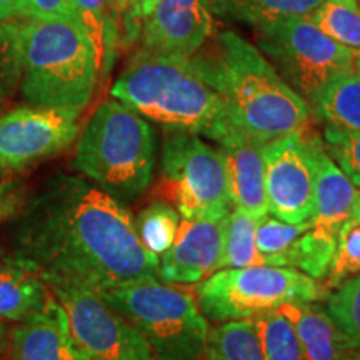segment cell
Masks as SVG:
<instances>
[{"mask_svg": "<svg viewBox=\"0 0 360 360\" xmlns=\"http://www.w3.org/2000/svg\"><path fill=\"white\" fill-rule=\"evenodd\" d=\"M12 257L42 281L103 292L157 277L159 257L143 249L129 210L75 175L49 179L12 225Z\"/></svg>", "mask_w": 360, "mask_h": 360, "instance_id": "cell-1", "label": "cell"}, {"mask_svg": "<svg viewBox=\"0 0 360 360\" xmlns=\"http://www.w3.org/2000/svg\"><path fill=\"white\" fill-rule=\"evenodd\" d=\"M193 64L222 97L229 122L267 143L307 129L310 107L270 65L262 52L233 30L204 45Z\"/></svg>", "mask_w": 360, "mask_h": 360, "instance_id": "cell-2", "label": "cell"}, {"mask_svg": "<svg viewBox=\"0 0 360 360\" xmlns=\"http://www.w3.org/2000/svg\"><path fill=\"white\" fill-rule=\"evenodd\" d=\"M112 98L174 132L217 141L231 125L222 97L192 57L141 49L110 89Z\"/></svg>", "mask_w": 360, "mask_h": 360, "instance_id": "cell-3", "label": "cell"}, {"mask_svg": "<svg viewBox=\"0 0 360 360\" xmlns=\"http://www.w3.org/2000/svg\"><path fill=\"white\" fill-rule=\"evenodd\" d=\"M20 90L32 105L82 112L101 74L92 44L69 20L25 19L19 25Z\"/></svg>", "mask_w": 360, "mask_h": 360, "instance_id": "cell-4", "label": "cell"}, {"mask_svg": "<svg viewBox=\"0 0 360 360\" xmlns=\"http://www.w3.org/2000/svg\"><path fill=\"white\" fill-rule=\"evenodd\" d=\"M150 124L125 103L102 102L80 134L74 169L117 200L142 195L155 167Z\"/></svg>", "mask_w": 360, "mask_h": 360, "instance_id": "cell-5", "label": "cell"}, {"mask_svg": "<svg viewBox=\"0 0 360 360\" xmlns=\"http://www.w3.org/2000/svg\"><path fill=\"white\" fill-rule=\"evenodd\" d=\"M101 294L141 332L154 360H205L210 326L195 294L157 277Z\"/></svg>", "mask_w": 360, "mask_h": 360, "instance_id": "cell-6", "label": "cell"}, {"mask_svg": "<svg viewBox=\"0 0 360 360\" xmlns=\"http://www.w3.org/2000/svg\"><path fill=\"white\" fill-rule=\"evenodd\" d=\"M328 294L321 281L272 265L220 269L195 289L202 314L220 323L250 321L292 302H321Z\"/></svg>", "mask_w": 360, "mask_h": 360, "instance_id": "cell-7", "label": "cell"}, {"mask_svg": "<svg viewBox=\"0 0 360 360\" xmlns=\"http://www.w3.org/2000/svg\"><path fill=\"white\" fill-rule=\"evenodd\" d=\"M255 47L309 107L332 80L354 70V51L323 34L309 17H290L254 29Z\"/></svg>", "mask_w": 360, "mask_h": 360, "instance_id": "cell-8", "label": "cell"}, {"mask_svg": "<svg viewBox=\"0 0 360 360\" xmlns=\"http://www.w3.org/2000/svg\"><path fill=\"white\" fill-rule=\"evenodd\" d=\"M160 192L186 220L219 222L233 209L222 154L195 134L165 135Z\"/></svg>", "mask_w": 360, "mask_h": 360, "instance_id": "cell-9", "label": "cell"}, {"mask_svg": "<svg viewBox=\"0 0 360 360\" xmlns=\"http://www.w3.org/2000/svg\"><path fill=\"white\" fill-rule=\"evenodd\" d=\"M64 309L75 349L85 360H154L141 332L98 290L69 281H44Z\"/></svg>", "mask_w": 360, "mask_h": 360, "instance_id": "cell-10", "label": "cell"}, {"mask_svg": "<svg viewBox=\"0 0 360 360\" xmlns=\"http://www.w3.org/2000/svg\"><path fill=\"white\" fill-rule=\"evenodd\" d=\"M79 112L20 107L0 117V177L65 150L79 135Z\"/></svg>", "mask_w": 360, "mask_h": 360, "instance_id": "cell-11", "label": "cell"}, {"mask_svg": "<svg viewBox=\"0 0 360 360\" xmlns=\"http://www.w3.org/2000/svg\"><path fill=\"white\" fill-rule=\"evenodd\" d=\"M269 214L287 224L312 219L314 186L300 134L274 139L262 146Z\"/></svg>", "mask_w": 360, "mask_h": 360, "instance_id": "cell-12", "label": "cell"}, {"mask_svg": "<svg viewBox=\"0 0 360 360\" xmlns=\"http://www.w3.org/2000/svg\"><path fill=\"white\" fill-rule=\"evenodd\" d=\"M214 34L210 0H159L142 20V49L192 57Z\"/></svg>", "mask_w": 360, "mask_h": 360, "instance_id": "cell-13", "label": "cell"}, {"mask_svg": "<svg viewBox=\"0 0 360 360\" xmlns=\"http://www.w3.org/2000/svg\"><path fill=\"white\" fill-rule=\"evenodd\" d=\"M222 242L224 220L182 219L172 247L160 255L157 278L172 285L200 283L219 270Z\"/></svg>", "mask_w": 360, "mask_h": 360, "instance_id": "cell-14", "label": "cell"}, {"mask_svg": "<svg viewBox=\"0 0 360 360\" xmlns=\"http://www.w3.org/2000/svg\"><path fill=\"white\" fill-rule=\"evenodd\" d=\"M222 154L233 209L259 220L269 215L262 146L231 124L215 141Z\"/></svg>", "mask_w": 360, "mask_h": 360, "instance_id": "cell-15", "label": "cell"}, {"mask_svg": "<svg viewBox=\"0 0 360 360\" xmlns=\"http://www.w3.org/2000/svg\"><path fill=\"white\" fill-rule=\"evenodd\" d=\"M305 157H307L314 186L312 222L317 227L339 232L342 224L350 219L357 187L342 172L339 165L327 154L322 137L309 132H300Z\"/></svg>", "mask_w": 360, "mask_h": 360, "instance_id": "cell-16", "label": "cell"}, {"mask_svg": "<svg viewBox=\"0 0 360 360\" xmlns=\"http://www.w3.org/2000/svg\"><path fill=\"white\" fill-rule=\"evenodd\" d=\"M11 360H85L72 342L62 305L51 295L45 307L12 330Z\"/></svg>", "mask_w": 360, "mask_h": 360, "instance_id": "cell-17", "label": "cell"}, {"mask_svg": "<svg viewBox=\"0 0 360 360\" xmlns=\"http://www.w3.org/2000/svg\"><path fill=\"white\" fill-rule=\"evenodd\" d=\"M294 327L307 360H360V347L319 302H292L277 309Z\"/></svg>", "mask_w": 360, "mask_h": 360, "instance_id": "cell-18", "label": "cell"}, {"mask_svg": "<svg viewBox=\"0 0 360 360\" xmlns=\"http://www.w3.org/2000/svg\"><path fill=\"white\" fill-rule=\"evenodd\" d=\"M51 290L35 270L20 260L0 259V321L22 323L39 314Z\"/></svg>", "mask_w": 360, "mask_h": 360, "instance_id": "cell-19", "label": "cell"}, {"mask_svg": "<svg viewBox=\"0 0 360 360\" xmlns=\"http://www.w3.org/2000/svg\"><path fill=\"white\" fill-rule=\"evenodd\" d=\"M80 29L96 51L98 74L103 80L114 65L120 47L119 24L112 0H72Z\"/></svg>", "mask_w": 360, "mask_h": 360, "instance_id": "cell-20", "label": "cell"}, {"mask_svg": "<svg viewBox=\"0 0 360 360\" xmlns=\"http://www.w3.org/2000/svg\"><path fill=\"white\" fill-rule=\"evenodd\" d=\"M326 0H210L219 19L240 22L255 29L290 17H310Z\"/></svg>", "mask_w": 360, "mask_h": 360, "instance_id": "cell-21", "label": "cell"}, {"mask_svg": "<svg viewBox=\"0 0 360 360\" xmlns=\"http://www.w3.org/2000/svg\"><path fill=\"white\" fill-rule=\"evenodd\" d=\"M310 110L326 125L360 132V72L354 69L332 80Z\"/></svg>", "mask_w": 360, "mask_h": 360, "instance_id": "cell-22", "label": "cell"}, {"mask_svg": "<svg viewBox=\"0 0 360 360\" xmlns=\"http://www.w3.org/2000/svg\"><path fill=\"white\" fill-rule=\"evenodd\" d=\"M335 245L337 232L317 227L312 222L307 231L292 244L283 260V267L299 270L315 281H323L334 259Z\"/></svg>", "mask_w": 360, "mask_h": 360, "instance_id": "cell-23", "label": "cell"}, {"mask_svg": "<svg viewBox=\"0 0 360 360\" xmlns=\"http://www.w3.org/2000/svg\"><path fill=\"white\" fill-rule=\"evenodd\" d=\"M205 360H265L254 322H224L210 328Z\"/></svg>", "mask_w": 360, "mask_h": 360, "instance_id": "cell-24", "label": "cell"}, {"mask_svg": "<svg viewBox=\"0 0 360 360\" xmlns=\"http://www.w3.org/2000/svg\"><path fill=\"white\" fill-rule=\"evenodd\" d=\"M257 220L238 209H232L224 219V242L220 269H240L265 265L255 244Z\"/></svg>", "mask_w": 360, "mask_h": 360, "instance_id": "cell-25", "label": "cell"}, {"mask_svg": "<svg viewBox=\"0 0 360 360\" xmlns=\"http://www.w3.org/2000/svg\"><path fill=\"white\" fill-rule=\"evenodd\" d=\"M182 217L169 202H154L139 214L135 231L143 249L160 257L172 247Z\"/></svg>", "mask_w": 360, "mask_h": 360, "instance_id": "cell-26", "label": "cell"}, {"mask_svg": "<svg viewBox=\"0 0 360 360\" xmlns=\"http://www.w3.org/2000/svg\"><path fill=\"white\" fill-rule=\"evenodd\" d=\"M309 19L335 42L360 51V0H326Z\"/></svg>", "mask_w": 360, "mask_h": 360, "instance_id": "cell-27", "label": "cell"}, {"mask_svg": "<svg viewBox=\"0 0 360 360\" xmlns=\"http://www.w3.org/2000/svg\"><path fill=\"white\" fill-rule=\"evenodd\" d=\"M262 345L265 360H307L294 327L278 310L250 319Z\"/></svg>", "mask_w": 360, "mask_h": 360, "instance_id": "cell-28", "label": "cell"}, {"mask_svg": "<svg viewBox=\"0 0 360 360\" xmlns=\"http://www.w3.org/2000/svg\"><path fill=\"white\" fill-rule=\"evenodd\" d=\"M312 225V219L300 224H287L276 217H265L257 220L255 225V244L262 255L265 265L283 267V260L292 244Z\"/></svg>", "mask_w": 360, "mask_h": 360, "instance_id": "cell-29", "label": "cell"}, {"mask_svg": "<svg viewBox=\"0 0 360 360\" xmlns=\"http://www.w3.org/2000/svg\"><path fill=\"white\" fill-rule=\"evenodd\" d=\"M360 274V222L345 220L337 232L335 254L326 277V287L334 290Z\"/></svg>", "mask_w": 360, "mask_h": 360, "instance_id": "cell-30", "label": "cell"}, {"mask_svg": "<svg viewBox=\"0 0 360 360\" xmlns=\"http://www.w3.org/2000/svg\"><path fill=\"white\" fill-rule=\"evenodd\" d=\"M326 309L360 347V274L328 294Z\"/></svg>", "mask_w": 360, "mask_h": 360, "instance_id": "cell-31", "label": "cell"}, {"mask_svg": "<svg viewBox=\"0 0 360 360\" xmlns=\"http://www.w3.org/2000/svg\"><path fill=\"white\" fill-rule=\"evenodd\" d=\"M322 143L342 172L347 175L355 187L360 188V132L326 125Z\"/></svg>", "mask_w": 360, "mask_h": 360, "instance_id": "cell-32", "label": "cell"}, {"mask_svg": "<svg viewBox=\"0 0 360 360\" xmlns=\"http://www.w3.org/2000/svg\"><path fill=\"white\" fill-rule=\"evenodd\" d=\"M20 77L19 24L0 22V105L12 96Z\"/></svg>", "mask_w": 360, "mask_h": 360, "instance_id": "cell-33", "label": "cell"}, {"mask_svg": "<svg viewBox=\"0 0 360 360\" xmlns=\"http://www.w3.org/2000/svg\"><path fill=\"white\" fill-rule=\"evenodd\" d=\"M22 19L69 20L79 25L72 0H22Z\"/></svg>", "mask_w": 360, "mask_h": 360, "instance_id": "cell-34", "label": "cell"}, {"mask_svg": "<svg viewBox=\"0 0 360 360\" xmlns=\"http://www.w3.org/2000/svg\"><path fill=\"white\" fill-rule=\"evenodd\" d=\"M20 202L19 186L15 182L0 184V224L13 215Z\"/></svg>", "mask_w": 360, "mask_h": 360, "instance_id": "cell-35", "label": "cell"}, {"mask_svg": "<svg viewBox=\"0 0 360 360\" xmlns=\"http://www.w3.org/2000/svg\"><path fill=\"white\" fill-rule=\"evenodd\" d=\"M22 19V0H0V22Z\"/></svg>", "mask_w": 360, "mask_h": 360, "instance_id": "cell-36", "label": "cell"}, {"mask_svg": "<svg viewBox=\"0 0 360 360\" xmlns=\"http://www.w3.org/2000/svg\"><path fill=\"white\" fill-rule=\"evenodd\" d=\"M157 2H159V0H139V11H141L142 20L152 12V8L157 6Z\"/></svg>", "mask_w": 360, "mask_h": 360, "instance_id": "cell-37", "label": "cell"}, {"mask_svg": "<svg viewBox=\"0 0 360 360\" xmlns=\"http://www.w3.org/2000/svg\"><path fill=\"white\" fill-rule=\"evenodd\" d=\"M350 219L360 222V188H357V193H355V200L352 205V212H350Z\"/></svg>", "mask_w": 360, "mask_h": 360, "instance_id": "cell-38", "label": "cell"}, {"mask_svg": "<svg viewBox=\"0 0 360 360\" xmlns=\"http://www.w3.org/2000/svg\"><path fill=\"white\" fill-rule=\"evenodd\" d=\"M7 347V335H6V328H4L2 323H0V352L6 350Z\"/></svg>", "mask_w": 360, "mask_h": 360, "instance_id": "cell-39", "label": "cell"}, {"mask_svg": "<svg viewBox=\"0 0 360 360\" xmlns=\"http://www.w3.org/2000/svg\"><path fill=\"white\" fill-rule=\"evenodd\" d=\"M354 69L360 72V51L354 52Z\"/></svg>", "mask_w": 360, "mask_h": 360, "instance_id": "cell-40", "label": "cell"}, {"mask_svg": "<svg viewBox=\"0 0 360 360\" xmlns=\"http://www.w3.org/2000/svg\"><path fill=\"white\" fill-rule=\"evenodd\" d=\"M0 360H2V359H0Z\"/></svg>", "mask_w": 360, "mask_h": 360, "instance_id": "cell-41", "label": "cell"}]
</instances>
